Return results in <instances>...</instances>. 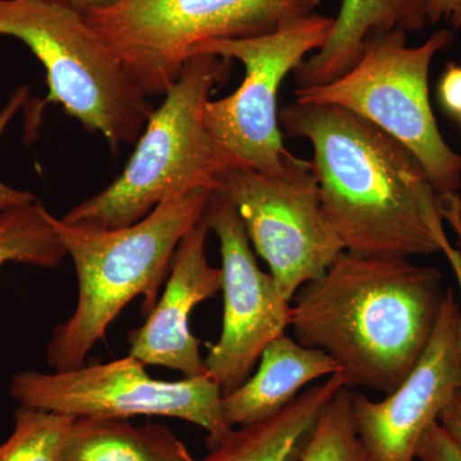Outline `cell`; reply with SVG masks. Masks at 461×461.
<instances>
[{
	"instance_id": "obj_1",
	"label": "cell",
	"mask_w": 461,
	"mask_h": 461,
	"mask_svg": "<svg viewBox=\"0 0 461 461\" xmlns=\"http://www.w3.org/2000/svg\"><path fill=\"white\" fill-rule=\"evenodd\" d=\"M280 124L311 142L321 209L345 251L402 259L439 253L438 194L402 142L332 104L294 100Z\"/></svg>"
},
{
	"instance_id": "obj_2",
	"label": "cell",
	"mask_w": 461,
	"mask_h": 461,
	"mask_svg": "<svg viewBox=\"0 0 461 461\" xmlns=\"http://www.w3.org/2000/svg\"><path fill=\"white\" fill-rule=\"evenodd\" d=\"M435 267L402 258H336L294 296L295 338L329 354L346 386L390 393L408 377L435 330L444 303Z\"/></svg>"
},
{
	"instance_id": "obj_3",
	"label": "cell",
	"mask_w": 461,
	"mask_h": 461,
	"mask_svg": "<svg viewBox=\"0 0 461 461\" xmlns=\"http://www.w3.org/2000/svg\"><path fill=\"white\" fill-rule=\"evenodd\" d=\"M212 194L200 190L167 200L140 222L117 230L71 226L50 213L78 282L74 314L58 324L48 345L54 371L83 366L109 324L136 297H144L145 318L151 313L178 244L204 218Z\"/></svg>"
},
{
	"instance_id": "obj_4",
	"label": "cell",
	"mask_w": 461,
	"mask_h": 461,
	"mask_svg": "<svg viewBox=\"0 0 461 461\" xmlns=\"http://www.w3.org/2000/svg\"><path fill=\"white\" fill-rule=\"evenodd\" d=\"M230 62L214 54L191 56L153 112L122 175L62 218L71 226L117 230L140 222L167 200L220 189L235 162L204 124L212 91L230 76Z\"/></svg>"
},
{
	"instance_id": "obj_5",
	"label": "cell",
	"mask_w": 461,
	"mask_h": 461,
	"mask_svg": "<svg viewBox=\"0 0 461 461\" xmlns=\"http://www.w3.org/2000/svg\"><path fill=\"white\" fill-rule=\"evenodd\" d=\"M323 0H114L83 14L147 96L166 95L196 45L267 35Z\"/></svg>"
},
{
	"instance_id": "obj_6",
	"label": "cell",
	"mask_w": 461,
	"mask_h": 461,
	"mask_svg": "<svg viewBox=\"0 0 461 461\" xmlns=\"http://www.w3.org/2000/svg\"><path fill=\"white\" fill-rule=\"evenodd\" d=\"M0 36L23 41L41 60L48 103L104 136L114 153L138 140L156 109L80 12L42 0H0Z\"/></svg>"
},
{
	"instance_id": "obj_7",
	"label": "cell",
	"mask_w": 461,
	"mask_h": 461,
	"mask_svg": "<svg viewBox=\"0 0 461 461\" xmlns=\"http://www.w3.org/2000/svg\"><path fill=\"white\" fill-rule=\"evenodd\" d=\"M405 32L375 36L346 74L329 84L297 87L295 100L338 105L393 136L417 158L438 196L459 194L461 154L442 136L429 99V72L437 54L454 41L437 30L418 47Z\"/></svg>"
},
{
	"instance_id": "obj_8",
	"label": "cell",
	"mask_w": 461,
	"mask_h": 461,
	"mask_svg": "<svg viewBox=\"0 0 461 461\" xmlns=\"http://www.w3.org/2000/svg\"><path fill=\"white\" fill-rule=\"evenodd\" d=\"M335 17L314 14L267 35L204 41L191 50L190 57L214 54L245 67L241 86L227 98L209 100L204 108L206 130L236 166L267 176L284 171L291 153L282 139L281 85L326 44Z\"/></svg>"
},
{
	"instance_id": "obj_9",
	"label": "cell",
	"mask_w": 461,
	"mask_h": 461,
	"mask_svg": "<svg viewBox=\"0 0 461 461\" xmlns=\"http://www.w3.org/2000/svg\"><path fill=\"white\" fill-rule=\"evenodd\" d=\"M9 393L20 405L74 418H177L208 433L209 450L232 429L224 420L223 393L208 375L166 382L151 378L129 355L114 362L53 373L23 372Z\"/></svg>"
},
{
	"instance_id": "obj_10",
	"label": "cell",
	"mask_w": 461,
	"mask_h": 461,
	"mask_svg": "<svg viewBox=\"0 0 461 461\" xmlns=\"http://www.w3.org/2000/svg\"><path fill=\"white\" fill-rule=\"evenodd\" d=\"M217 191L238 209L251 244L287 302L345 251L323 213L308 160L291 153L276 176L232 167Z\"/></svg>"
},
{
	"instance_id": "obj_11",
	"label": "cell",
	"mask_w": 461,
	"mask_h": 461,
	"mask_svg": "<svg viewBox=\"0 0 461 461\" xmlns=\"http://www.w3.org/2000/svg\"><path fill=\"white\" fill-rule=\"evenodd\" d=\"M205 220L220 240L223 323L204 364L206 375L227 395L247 381L266 346L291 327L293 305L271 273L258 266L247 229L229 198L214 191Z\"/></svg>"
},
{
	"instance_id": "obj_12",
	"label": "cell",
	"mask_w": 461,
	"mask_h": 461,
	"mask_svg": "<svg viewBox=\"0 0 461 461\" xmlns=\"http://www.w3.org/2000/svg\"><path fill=\"white\" fill-rule=\"evenodd\" d=\"M459 313L455 291L447 288L429 345L408 377L379 402L354 393L355 426L372 461L417 460L424 432L461 393Z\"/></svg>"
},
{
	"instance_id": "obj_13",
	"label": "cell",
	"mask_w": 461,
	"mask_h": 461,
	"mask_svg": "<svg viewBox=\"0 0 461 461\" xmlns=\"http://www.w3.org/2000/svg\"><path fill=\"white\" fill-rule=\"evenodd\" d=\"M205 215L178 244L167 281L140 329L129 335L130 354L144 366H162L185 377L206 375L200 341L191 333L189 318L196 305L222 291V269L211 266Z\"/></svg>"
},
{
	"instance_id": "obj_14",
	"label": "cell",
	"mask_w": 461,
	"mask_h": 461,
	"mask_svg": "<svg viewBox=\"0 0 461 461\" xmlns=\"http://www.w3.org/2000/svg\"><path fill=\"white\" fill-rule=\"evenodd\" d=\"M432 0H342L326 44L294 72L297 87L329 84L346 74L375 36L429 26Z\"/></svg>"
},
{
	"instance_id": "obj_15",
	"label": "cell",
	"mask_w": 461,
	"mask_h": 461,
	"mask_svg": "<svg viewBox=\"0 0 461 461\" xmlns=\"http://www.w3.org/2000/svg\"><path fill=\"white\" fill-rule=\"evenodd\" d=\"M259 362L253 377L223 395L224 420L230 429L275 417L300 395L306 384L339 373L329 354L306 348L286 333L266 346Z\"/></svg>"
},
{
	"instance_id": "obj_16",
	"label": "cell",
	"mask_w": 461,
	"mask_h": 461,
	"mask_svg": "<svg viewBox=\"0 0 461 461\" xmlns=\"http://www.w3.org/2000/svg\"><path fill=\"white\" fill-rule=\"evenodd\" d=\"M344 386L341 373L330 375L300 393L275 417L230 429L198 461H300L321 411Z\"/></svg>"
},
{
	"instance_id": "obj_17",
	"label": "cell",
	"mask_w": 461,
	"mask_h": 461,
	"mask_svg": "<svg viewBox=\"0 0 461 461\" xmlns=\"http://www.w3.org/2000/svg\"><path fill=\"white\" fill-rule=\"evenodd\" d=\"M59 461H198L168 427L75 418Z\"/></svg>"
},
{
	"instance_id": "obj_18",
	"label": "cell",
	"mask_w": 461,
	"mask_h": 461,
	"mask_svg": "<svg viewBox=\"0 0 461 461\" xmlns=\"http://www.w3.org/2000/svg\"><path fill=\"white\" fill-rule=\"evenodd\" d=\"M67 251L44 205L16 206L0 213V268L7 263L57 268Z\"/></svg>"
},
{
	"instance_id": "obj_19",
	"label": "cell",
	"mask_w": 461,
	"mask_h": 461,
	"mask_svg": "<svg viewBox=\"0 0 461 461\" xmlns=\"http://www.w3.org/2000/svg\"><path fill=\"white\" fill-rule=\"evenodd\" d=\"M354 393L344 386L326 403L300 461H372L355 426Z\"/></svg>"
},
{
	"instance_id": "obj_20",
	"label": "cell",
	"mask_w": 461,
	"mask_h": 461,
	"mask_svg": "<svg viewBox=\"0 0 461 461\" xmlns=\"http://www.w3.org/2000/svg\"><path fill=\"white\" fill-rule=\"evenodd\" d=\"M74 417L20 405L14 429L0 445V461H59Z\"/></svg>"
},
{
	"instance_id": "obj_21",
	"label": "cell",
	"mask_w": 461,
	"mask_h": 461,
	"mask_svg": "<svg viewBox=\"0 0 461 461\" xmlns=\"http://www.w3.org/2000/svg\"><path fill=\"white\" fill-rule=\"evenodd\" d=\"M30 89L27 86L18 87L8 99L7 104L0 111V136L5 131V127L11 122L12 118L17 113L18 109L23 107L29 96ZM35 196L30 191L14 189L8 185L0 182V213L8 211V209L16 208L35 203Z\"/></svg>"
},
{
	"instance_id": "obj_22",
	"label": "cell",
	"mask_w": 461,
	"mask_h": 461,
	"mask_svg": "<svg viewBox=\"0 0 461 461\" xmlns=\"http://www.w3.org/2000/svg\"><path fill=\"white\" fill-rule=\"evenodd\" d=\"M417 460L461 461V450L437 421L421 437L417 448Z\"/></svg>"
},
{
	"instance_id": "obj_23",
	"label": "cell",
	"mask_w": 461,
	"mask_h": 461,
	"mask_svg": "<svg viewBox=\"0 0 461 461\" xmlns=\"http://www.w3.org/2000/svg\"><path fill=\"white\" fill-rule=\"evenodd\" d=\"M442 107L461 120V66L448 63L438 85Z\"/></svg>"
},
{
	"instance_id": "obj_24",
	"label": "cell",
	"mask_w": 461,
	"mask_h": 461,
	"mask_svg": "<svg viewBox=\"0 0 461 461\" xmlns=\"http://www.w3.org/2000/svg\"><path fill=\"white\" fill-rule=\"evenodd\" d=\"M445 23L451 30H461V0H432L429 8V25Z\"/></svg>"
},
{
	"instance_id": "obj_25",
	"label": "cell",
	"mask_w": 461,
	"mask_h": 461,
	"mask_svg": "<svg viewBox=\"0 0 461 461\" xmlns=\"http://www.w3.org/2000/svg\"><path fill=\"white\" fill-rule=\"evenodd\" d=\"M436 240L438 242L439 253L444 254L448 264H450L451 271L455 276V280L457 282L461 295V251L459 248H455L451 245L450 240L446 236L444 227L436 230ZM457 353H459L461 360V306L459 313V321H457Z\"/></svg>"
},
{
	"instance_id": "obj_26",
	"label": "cell",
	"mask_w": 461,
	"mask_h": 461,
	"mask_svg": "<svg viewBox=\"0 0 461 461\" xmlns=\"http://www.w3.org/2000/svg\"><path fill=\"white\" fill-rule=\"evenodd\" d=\"M438 209L444 222L453 230L456 236L457 245L461 247V195L460 194H448L438 196Z\"/></svg>"
},
{
	"instance_id": "obj_27",
	"label": "cell",
	"mask_w": 461,
	"mask_h": 461,
	"mask_svg": "<svg viewBox=\"0 0 461 461\" xmlns=\"http://www.w3.org/2000/svg\"><path fill=\"white\" fill-rule=\"evenodd\" d=\"M438 423L461 450V393L446 406L445 411L439 415Z\"/></svg>"
},
{
	"instance_id": "obj_28",
	"label": "cell",
	"mask_w": 461,
	"mask_h": 461,
	"mask_svg": "<svg viewBox=\"0 0 461 461\" xmlns=\"http://www.w3.org/2000/svg\"><path fill=\"white\" fill-rule=\"evenodd\" d=\"M42 2L63 5V7L74 9L83 14L93 11V9L108 7L114 0H42Z\"/></svg>"
},
{
	"instance_id": "obj_29",
	"label": "cell",
	"mask_w": 461,
	"mask_h": 461,
	"mask_svg": "<svg viewBox=\"0 0 461 461\" xmlns=\"http://www.w3.org/2000/svg\"><path fill=\"white\" fill-rule=\"evenodd\" d=\"M459 249H460V251H461V247H460V245H459Z\"/></svg>"
}]
</instances>
